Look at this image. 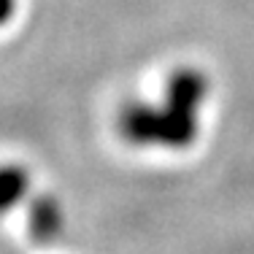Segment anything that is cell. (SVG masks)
Returning a JSON list of instances; mask_svg holds the SVG:
<instances>
[{"label": "cell", "instance_id": "2", "mask_svg": "<svg viewBox=\"0 0 254 254\" xmlns=\"http://www.w3.org/2000/svg\"><path fill=\"white\" fill-rule=\"evenodd\" d=\"M27 192V173L22 168L8 165L3 173V208H11L16 200H22Z\"/></svg>", "mask_w": 254, "mask_h": 254}, {"label": "cell", "instance_id": "1", "mask_svg": "<svg viewBox=\"0 0 254 254\" xmlns=\"http://www.w3.org/2000/svg\"><path fill=\"white\" fill-rule=\"evenodd\" d=\"M63 216H60V205L52 197H38L30 208V233L35 241H52L60 233Z\"/></svg>", "mask_w": 254, "mask_h": 254}]
</instances>
